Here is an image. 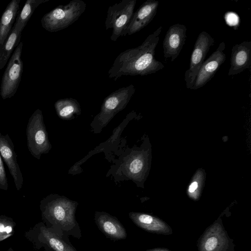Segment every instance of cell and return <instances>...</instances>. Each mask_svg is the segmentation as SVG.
<instances>
[{
    "label": "cell",
    "instance_id": "obj_7",
    "mask_svg": "<svg viewBox=\"0 0 251 251\" xmlns=\"http://www.w3.org/2000/svg\"><path fill=\"white\" fill-rule=\"evenodd\" d=\"M214 43V39L206 31H203L199 35L191 53L189 68L184 75L187 88L191 89L193 87L198 73Z\"/></svg>",
    "mask_w": 251,
    "mask_h": 251
},
{
    "label": "cell",
    "instance_id": "obj_1",
    "mask_svg": "<svg viewBox=\"0 0 251 251\" xmlns=\"http://www.w3.org/2000/svg\"><path fill=\"white\" fill-rule=\"evenodd\" d=\"M162 29L159 26L140 46L121 52L108 72V78L116 81L123 75H146L164 68L154 57Z\"/></svg>",
    "mask_w": 251,
    "mask_h": 251
},
{
    "label": "cell",
    "instance_id": "obj_12",
    "mask_svg": "<svg viewBox=\"0 0 251 251\" xmlns=\"http://www.w3.org/2000/svg\"><path fill=\"white\" fill-rule=\"evenodd\" d=\"M251 41H244L234 45L231 50L230 67L228 75L240 74L250 67Z\"/></svg>",
    "mask_w": 251,
    "mask_h": 251
},
{
    "label": "cell",
    "instance_id": "obj_21",
    "mask_svg": "<svg viewBox=\"0 0 251 251\" xmlns=\"http://www.w3.org/2000/svg\"><path fill=\"white\" fill-rule=\"evenodd\" d=\"M143 167L142 161L136 158L132 160L129 165L130 172L132 174H137L141 171Z\"/></svg>",
    "mask_w": 251,
    "mask_h": 251
},
{
    "label": "cell",
    "instance_id": "obj_17",
    "mask_svg": "<svg viewBox=\"0 0 251 251\" xmlns=\"http://www.w3.org/2000/svg\"><path fill=\"white\" fill-rule=\"evenodd\" d=\"M49 0H27L22 9L17 16L13 27L23 31L36 8L41 4Z\"/></svg>",
    "mask_w": 251,
    "mask_h": 251
},
{
    "label": "cell",
    "instance_id": "obj_19",
    "mask_svg": "<svg viewBox=\"0 0 251 251\" xmlns=\"http://www.w3.org/2000/svg\"><path fill=\"white\" fill-rule=\"evenodd\" d=\"M14 226V223L11 220L0 217V242L13 234Z\"/></svg>",
    "mask_w": 251,
    "mask_h": 251
},
{
    "label": "cell",
    "instance_id": "obj_15",
    "mask_svg": "<svg viewBox=\"0 0 251 251\" xmlns=\"http://www.w3.org/2000/svg\"><path fill=\"white\" fill-rule=\"evenodd\" d=\"M22 30L13 27L12 31L0 50V70L8 62L14 49L20 43Z\"/></svg>",
    "mask_w": 251,
    "mask_h": 251
},
{
    "label": "cell",
    "instance_id": "obj_13",
    "mask_svg": "<svg viewBox=\"0 0 251 251\" xmlns=\"http://www.w3.org/2000/svg\"><path fill=\"white\" fill-rule=\"evenodd\" d=\"M95 219L100 229L110 238L120 240L126 237L125 228L115 218L108 214L102 213L96 216Z\"/></svg>",
    "mask_w": 251,
    "mask_h": 251
},
{
    "label": "cell",
    "instance_id": "obj_3",
    "mask_svg": "<svg viewBox=\"0 0 251 251\" xmlns=\"http://www.w3.org/2000/svg\"><path fill=\"white\" fill-rule=\"evenodd\" d=\"M136 1L122 0L108 8L105 26L106 30L112 29L111 41L115 42L124 36L134 13Z\"/></svg>",
    "mask_w": 251,
    "mask_h": 251
},
{
    "label": "cell",
    "instance_id": "obj_9",
    "mask_svg": "<svg viewBox=\"0 0 251 251\" xmlns=\"http://www.w3.org/2000/svg\"><path fill=\"white\" fill-rule=\"evenodd\" d=\"M0 154L7 165L12 176L16 188L18 191L23 187L24 178L18 164L17 154L12 140L6 134L4 135L0 132Z\"/></svg>",
    "mask_w": 251,
    "mask_h": 251
},
{
    "label": "cell",
    "instance_id": "obj_18",
    "mask_svg": "<svg viewBox=\"0 0 251 251\" xmlns=\"http://www.w3.org/2000/svg\"><path fill=\"white\" fill-rule=\"evenodd\" d=\"M54 106L57 113L62 118L69 117L80 110L78 102L73 98L60 99L55 102Z\"/></svg>",
    "mask_w": 251,
    "mask_h": 251
},
{
    "label": "cell",
    "instance_id": "obj_16",
    "mask_svg": "<svg viewBox=\"0 0 251 251\" xmlns=\"http://www.w3.org/2000/svg\"><path fill=\"white\" fill-rule=\"evenodd\" d=\"M40 237L43 242L54 251H76L58 235L46 227L41 228Z\"/></svg>",
    "mask_w": 251,
    "mask_h": 251
},
{
    "label": "cell",
    "instance_id": "obj_5",
    "mask_svg": "<svg viewBox=\"0 0 251 251\" xmlns=\"http://www.w3.org/2000/svg\"><path fill=\"white\" fill-rule=\"evenodd\" d=\"M45 217L63 230L68 231L76 226L74 205L63 200H45L41 202Z\"/></svg>",
    "mask_w": 251,
    "mask_h": 251
},
{
    "label": "cell",
    "instance_id": "obj_2",
    "mask_svg": "<svg viewBox=\"0 0 251 251\" xmlns=\"http://www.w3.org/2000/svg\"><path fill=\"white\" fill-rule=\"evenodd\" d=\"M86 7L82 0H72L66 4L59 5L43 16L42 26L50 32L66 28L78 19Z\"/></svg>",
    "mask_w": 251,
    "mask_h": 251
},
{
    "label": "cell",
    "instance_id": "obj_6",
    "mask_svg": "<svg viewBox=\"0 0 251 251\" xmlns=\"http://www.w3.org/2000/svg\"><path fill=\"white\" fill-rule=\"evenodd\" d=\"M23 43L21 42L14 50L3 73L0 87V95L3 100L12 97L21 82L24 63L21 58Z\"/></svg>",
    "mask_w": 251,
    "mask_h": 251
},
{
    "label": "cell",
    "instance_id": "obj_11",
    "mask_svg": "<svg viewBox=\"0 0 251 251\" xmlns=\"http://www.w3.org/2000/svg\"><path fill=\"white\" fill-rule=\"evenodd\" d=\"M159 1L147 0L134 12L130 23L124 36L131 35L146 27L153 19L157 13Z\"/></svg>",
    "mask_w": 251,
    "mask_h": 251
},
{
    "label": "cell",
    "instance_id": "obj_4",
    "mask_svg": "<svg viewBox=\"0 0 251 251\" xmlns=\"http://www.w3.org/2000/svg\"><path fill=\"white\" fill-rule=\"evenodd\" d=\"M27 148L31 155L39 159L43 153L50 149L48 134L44 124L41 110L37 109L30 117L26 130Z\"/></svg>",
    "mask_w": 251,
    "mask_h": 251
},
{
    "label": "cell",
    "instance_id": "obj_10",
    "mask_svg": "<svg viewBox=\"0 0 251 251\" xmlns=\"http://www.w3.org/2000/svg\"><path fill=\"white\" fill-rule=\"evenodd\" d=\"M186 31V26L180 24H174L169 27L163 42L166 59L171 57L172 62L178 56L185 44Z\"/></svg>",
    "mask_w": 251,
    "mask_h": 251
},
{
    "label": "cell",
    "instance_id": "obj_14",
    "mask_svg": "<svg viewBox=\"0 0 251 251\" xmlns=\"http://www.w3.org/2000/svg\"><path fill=\"white\" fill-rule=\"evenodd\" d=\"M20 0L11 1L0 19V50L12 31V25L20 8Z\"/></svg>",
    "mask_w": 251,
    "mask_h": 251
},
{
    "label": "cell",
    "instance_id": "obj_20",
    "mask_svg": "<svg viewBox=\"0 0 251 251\" xmlns=\"http://www.w3.org/2000/svg\"><path fill=\"white\" fill-rule=\"evenodd\" d=\"M8 187V180L2 158L0 154V189L3 190H7Z\"/></svg>",
    "mask_w": 251,
    "mask_h": 251
},
{
    "label": "cell",
    "instance_id": "obj_22",
    "mask_svg": "<svg viewBox=\"0 0 251 251\" xmlns=\"http://www.w3.org/2000/svg\"><path fill=\"white\" fill-rule=\"evenodd\" d=\"M217 239L215 237L208 238L204 245L205 249L207 251H211L215 249L217 244Z\"/></svg>",
    "mask_w": 251,
    "mask_h": 251
},
{
    "label": "cell",
    "instance_id": "obj_8",
    "mask_svg": "<svg viewBox=\"0 0 251 251\" xmlns=\"http://www.w3.org/2000/svg\"><path fill=\"white\" fill-rule=\"evenodd\" d=\"M226 45L221 42L217 49L204 61L201 67L191 90H197L207 83L214 76L220 66L226 60L224 51Z\"/></svg>",
    "mask_w": 251,
    "mask_h": 251
},
{
    "label": "cell",
    "instance_id": "obj_23",
    "mask_svg": "<svg viewBox=\"0 0 251 251\" xmlns=\"http://www.w3.org/2000/svg\"><path fill=\"white\" fill-rule=\"evenodd\" d=\"M198 187V183L194 182L191 184L189 188V191L190 193L193 192Z\"/></svg>",
    "mask_w": 251,
    "mask_h": 251
}]
</instances>
